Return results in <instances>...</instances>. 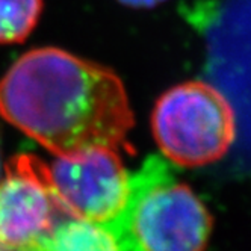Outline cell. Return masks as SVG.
Returning <instances> with one entry per match:
<instances>
[{
    "mask_svg": "<svg viewBox=\"0 0 251 251\" xmlns=\"http://www.w3.org/2000/svg\"><path fill=\"white\" fill-rule=\"evenodd\" d=\"M64 220L41 160L30 154L12 157L0 177V248L32 251Z\"/></svg>",
    "mask_w": 251,
    "mask_h": 251,
    "instance_id": "cell-5",
    "label": "cell"
},
{
    "mask_svg": "<svg viewBox=\"0 0 251 251\" xmlns=\"http://www.w3.org/2000/svg\"><path fill=\"white\" fill-rule=\"evenodd\" d=\"M121 5L127 8H135V9H149L154 8L160 3H164L165 0H117Z\"/></svg>",
    "mask_w": 251,
    "mask_h": 251,
    "instance_id": "cell-8",
    "label": "cell"
},
{
    "mask_svg": "<svg viewBox=\"0 0 251 251\" xmlns=\"http://www.w3.org/2000/svg\"><path fill=\"white\" fill-rule=\"evenodd\" d=\"M151 130L170 162L183 168L203 167L217 162L233 144L235 112L215 86L189 80L157 99Z\"/></svg>",
    "mask_w": 251,
    "mask_h": 251,
    "instance_id": "cell-3",
    "label": "cell"
},
{
    "mask_svg": "<svg viewBox=\"0 0 251 251\" xmlns=\"http://www.w3.org/2000/svg\"><path fill=\"white\" fill-rule=\"evenodd\" d=\"M212 217L164 159L150 156L130 176L118 217L104 226L120 251H203Z\"/></svg>",
    "mask_w": 251,
    "mask_h": 251,
    "instance_id": "cell-2",
    "label": "cell"
},
{
    "mask_svg": "<svg viewBox=\"0 0 251 251\" xmlns=\"http://www.w3.org/2000/svg\"><path fill=\"white\" fill-rule=\"evenodd\" d=\"M0 117L53 154L127 146L133 112L111 68L58 47L32 49L0 77Z\"/></svg>",
    "mask_w": 251,
    "mask_h": 251,
    "instance_id": "cell-1",
    "label": "cell"
},
{
    "mask_svg": "<svg viewBox=\"0 0 251 251\" xmlns=\"http://www.w3.org/2000/svg\"><path fill=\"white\" fill-rule=\"evenodd\" d=\"M32 251H120L104 227L67 218Z\"/></svg>",
    "mask_w": 251,
    "mask_h": 251,
    "instance_id": "cell-6",
    "label": "cell"
},
{
    "mask_svg": "<svg viewBox=\"0 0 251 251\" xmlns=\"http://www.w3.org/2000/svg\"><path fill=\"white\" fill-rule=\"evenodd\" d=\"M44 0H0V44H20L37 27Z\"/></svg>",
    "mask_w": 251,
    "mask_h": 251,
    "instance_id": "cell-7",
    "label": "cell"
},
{
    "mask_svg": "<svg viewBox=\"0 0 251 251\" xmlns=\"http://www.w3.org/2000/svg\"><path fill=\"white\" fill-rule=\"evenodd\" d=\"M46 183L67 218L97 226L112 223L124 207L130 174L112 149L58 156L43 164Z\"/></svg>",
    "mask_w": 251,
    "mask_h": 251,
    "instance_id": "cell-4",
    "label": "cell"
},
{
    "mask_svg": "<svg viewBox=\"0 0 251 251\" xmlns=\"http://www.w3.org/2000/svg\"><path fill=\"white\" fill-rule=\"evenodd\" d=\"M0 251H5V250H2V248H0Z\"/></svg>",
    "mask_w": 251,
    "mask_h": 251,
    "instance_id": "cell-10",
    "label": "cell"
},
{
    "mask_svg": "<svg viewBox=\"0 0 251 251\" xmlns=\"http://www.w3.org/2000/svg\"><path fill=\"white\" fill-rule=\"evenodd\" d=\"M0 177H2V157H0Z\"/></svg>",
    "mask_w": 251,
    "mask_h": 251,
    "instance_id": "cell-9",
    "label": "cell"
}]
</instances>
